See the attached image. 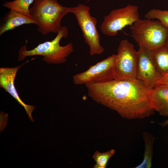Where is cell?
Instances as JSON below:
<instances>
[{
	"mask_svg": "<svg viewBox=\"0 0 168 168\" xmlns=\"http://www.w3.org/2000/svg\"><path fill=\"white\" fill-rule=\"evenodd\" d=\"M116 54H112L105 59L91 66L86 71L74 75L72 80L76 85L104 82L115 79L114 65Z\"/></svg>",
	"mask_w": 168,
	"mask_h": 168,
	"instance_id": "8",
	"label": "cell"
},
{
	"mask_svg": "<svg viewBox=\"0 0 168 168\" xmlns=\"http://www.w3.org/2000/svg\"><path fill=\"white\" fill-rule=\"evenodd\" d=\"M160 124L162 127H164L168 125V119L160 123Z\"/></svg>",
	"mask_w": 168,
	"mask_h": 168,
	"instance_id": "19",
	"label": "cell"
},
{
	"mask_svg": "<svg viewBox=\"0 0 168 168\" xmlns=\"http://www.w3.org/2000/svg\"><path fill=\"white\" fill-rule=\"evenodd\" d=\"M115 150L112 149L106 152H100L96 151L92 157L96 164L93 166L94 168H105L110 159L114 156Z\"/></svg>",
	"mask_w": 168,
	"mask_h": 168,
	"instance_id": "16",
	"label": "cell"
},
{
	"mask_svg": "<svg viewBox=\"0 0 168 168\" xmlns=\"http://www.w3.org/2000/svg\"><path fill=\"white\" fill-rule=\"evenodd\" d=\"M142 134L145 144L143 158L142 162L134 168H150L152 166L155 137L147 132H143Z\"/></svg>",
	"mask_w": 168,
	"mask_h": 168,
	"instance_id": "14",
	"label": "cell"
},
{
	"mask_svg": "<svg viewBox=\"0 0 168 168\" xmlns=\"http://www.w3.org/2000/svg\"><path fill=\"white\" fill-rule=\"evenodd\" d=\"M90 10L89 6L79 4L73 7L72 13L76 17L85 43L89 47L90 55H100L104 49L100 43V35L96 28L97 19L91 15Z\"/></svg>",
	"mask_w": 168,
	"mask_h": 168,
	"instance_id": "5",
	"label": "cell"
},
{
	"mask_svg": "<svg viewBox=\"0 0 168 168\" xmlns=\"http://www.w3.org/2000/svg\"><path fill=\"white\" fill-rule=\"evenodd\" d=\"M165 44L168 47V37L166 40V43H165Z\"/></svg>",
	"mask_w": 168,
	"mask_h": 168,
	"instance_id": "20",
	"label": "cell"
},
{
	"mask_svg": "<svg viewBox=\"0 0 168 168\" xmlns=\"http://www.w3.org/2000/svg\"><path fill=\"white\" fill-rule=\"evenodd\" d=\"M138 51L127 39L122 40L117 49L114 63V79L133 80L136 77Z\"/></svg>",
	"mask_w": 168,
	"mask_h": 168,
	"instance_id": "7",
	"label": "cell"
},
{
	"mask_svg": "<svg viewBox=\"0 0 168 168\" xmlns=\"http://www.w3.org/2000/svg\"><path fill=\"white\" fill-rule=\"evenodd\" d=\"M151 101L155 111L161 115L168 116V85L158 84L152 88Z\"/></svg>",
	"mask_w": 168,
	"mask_h": 168,
	"instance_id": "11",
	"label": "cell"
},
{
	"mask_svg": "<svg viewBox=\"0 0 168 168\" xmlns=\"http://www.w3.org/2000/svg\"><path fill=\"white\" fill-rule=\"evenodd\" d=\"M31 23L36 24V23L30 15L24 14L11 10L7 14L3 23L0 26V35L22 25Z\"/></svg>",
	"mask_w": 168,
	"mask_h": 168,
	"instance_id": "12",
	"label": "cell"
},
{
	"mask_svg": "<svg viewBox=\"0 0 168 168\" xmlns=\"http://www.w3.org/2000/svg\"><path fill=\"white\" fill-rule=\"evenodd\" d=\"M164 84L168 85V72L160 78L157 84Z\"/></svg>",
	"mask_w": 168,
	"mask_h": 168,
	"instance_id": "18",
	"label": "cell"
},
{
	"mask_svg": "<svg viewBox=\"0 0 168 168\" xmlns=\"http://www.w3.org/2000/svg\"><path fill=\"white\" fill-rule=\"evenodd\" d=\"M68 29L64 26H62L56 36L53 40L39 44L30 50L26 49V44L19 51L18 60H23L26 57L35 55L43 56V61L48 64H59L65 63L67 58L74 50L73 44L70 42L64 46L60 45L63 38L68 35Z\"/></svg>",
	"mask_w": 168,
	"mask_h": 168,
	"instance_id": "3",
	"label": "cell"
},
{
	"mask_svg": "<svg viewBox=\"0 0 168 168\" xmlns=\"http://www.w3.org/2000/svg\"><path fill=\"white\" fill-rule=\"evenodd\" d=\"M154 62L161 76L168 72V47L165 44L152 50Z\"/></svg>",
	"mask_w": 168,
	"mask_h": 168,
	"instance_id": "13",
	"label": "cell"
},
{
	"mask_svg": "<svg viewBox=\"0 0 168 168\" xmlns=\"http://www.w3.org/2000/svg\"><path fill=\"white\" fill-rule=\"evenodd\" d=\"M34 0H15L6 2L3 4V7L22 14L30 15L29 6Z\"/></svg>",
	"mask_w": 168,
	"mask_h": 168,
	"instance_id": "15",
	"label": "cell"
},
{
	"mask_svg": "<svg viewBox=\"0 0 168 168\" xmlns=\"http://www.w3.org/2000/svg\"><path fill=\"white\" fill-rule=\"evenodd\" d=\"M28 61H27L19 66L0 68V86L10 94L19 104L24 108L29 119L34 121L31 114L35 107L32 105L26 104L21 100L14 85L15 78L18 70L21 67Z\"/></svg>",
	"mask_w": 168,
	"mask_h": 168,
	"instance_id": "10",
	"label": "cell"
},
{
	"mask_svg": "<svg viewBox=\"0 0 168 168\" xmlns=\"http://www.w3.org/2000/svg\"><path fill=\"white\" fill-rule=\"evenodd\" d=\"M138 7L128 5L124 8L112 10L105 16L100 26L102 33L107 35L113 36L119 31L129 26H131L139 19Z\"/></svg>",
	"mask_w": 168,
	"mask_h": 168,
	"instance_id": "6",
	"label": "cell"
},
{
	"mask_svg": "<svg viewBox=\"0 0 168 168\" xmlns=\"http://www.w3.org/2000/svg\"><path fill=\"white\" fill-rule=\"evenodd\" d=\"M73 7L60 5L57 0H35L29 9L30 14L36 22L37 30L42 35L58 33L61 29V20Z\"/></svg>",
	"mask_w": 168,
	"mask_h": 168,
	"instance_id": "2",
	"label": "cell"
},
{
	"mask_svg": "<svg viewBox=\"0 0 168 168\" xmlns=\"http://www.w3.org/2000/svg\"><path fill=\"white\" fill-rule=\"evenodd\" d=\"M136 77L152 88L157 84L161 77L154 62L152 50L142 46H139L138 51Z\"/></svg>",
	"mask_w": 168,
	"mask_h": 168,
	"instance_id": "9",
	"label": "cell"
},
{
	"mask_svg": "<svg viewBox=\"0 0 168 168\" xmlns=\"http://www.w3.org/2000/svg\"><path fill=\"white\" fill-rule=\"evenodd\" d=\"M147 19H157L168 29V11L152 9L145 15Z\"/></svg>",
	"mask_w": 168,
	"mask_h": 168,
	"instance_id": "17",
	"label": "cell"
},
{
	"mask_svg": "<svg viewBox=\"0 0 168 168\" xmlns=\"http://www.w3.org/2000/svg\"><path fill=\"white\" fill-rule=\"evenodd\" d=\"M131 36L139 46L151 50L165 44L168 29L158 21L139 19L130 26Z\"/></svg>",
	"mask_w": 168,
	"mask_h": 168,
	"instance_id": "4",
	"label": "cell"
},
{
	"mask_svg": "<svg viewBox=\"0 0 168 168\" xmlns=\"http://www.w3.org/2000/svg\"><path fill=\"white\" fill-rule=\"evenodd\" d=\"M96 102L128 119H141L155 113L151 104L152 88L141 80H113L85 85Z\"/></svg>",
	"mask_w": 168,
	"mask_h": 168,
	"instance_id": "1",
	"label": "cell"
}]
</instances>
